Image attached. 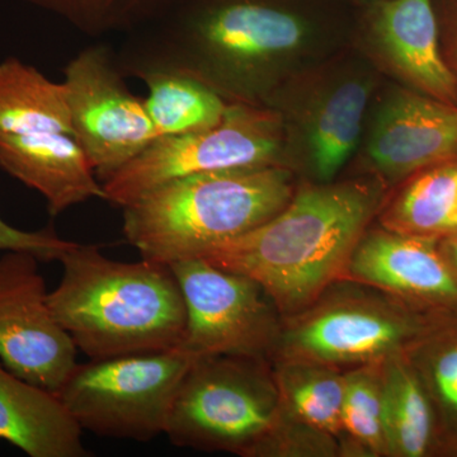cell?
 <instances>
[{
    "label": "cell",
    "mask_w": 457,
    "mask_h": 457,
    "mask_svg": "<svg viewBox=\"0 0 457 457\" xmlns=\"http://www.w3.org/2000/svg\"><path fill=\"white\" fill-rule=\"evenodd\" d=\"M372 84L351 78L333 87L309 119L306 140L312 167L321 182H330L353 154L362 132Z\"/></svg>",
    "instance_id": "ac0fdd59"
},
{
    "label": "cell",
    "mask_w": 457,
    "mask_h": 457,
    "mask_svg": "<svg viewBox=\"0 0 457 457\" xmlns=\"http://www.w3.org/2000/svg\"><path fill=\"white\" fill-rule=\"evenodd\" d=\"M83 429L56 393L9 371L0 362V442L29 457H84Z\"/></svg>",
    "instance_id": "e0dca14e"
},
{
    "label": "cell",
    "mask_w": 457,
    "mask_h": 457,
    "mask_svg": "<svg viewBox=\"0 0 457 457\" xmlns=\"http://www.w3.org/2000/svg\"><path fill=\"white\" fill-rule=\"evenodd\" d=\"M119 64L123 74L145 83L144 102L158 139L216 125L233 104L197 75L161 57L137 51Z\"/></svg>",
    "instance_id": "2e32d148"
},
{
    "label": "cell",
    "mask_w": 457,
    "mask_h": 457,
    "mask_svg": "<svg viewBox=\"0 0 457 457\" xmlns=\"http://www.w3.org/2000/svg\"><path fill=\"white\" fill-rule=\"evenodd\" d=\"M155 21L143 53L187 69L233 104L263 95L312 36L305 18L273 0H176Z\"/></svg>",
    "instance_id": "3957f363"
},
{
    "label": "cell",
    "mask_w": 457,
    "mask_h": 457,
    "mask_svg": "<svg viewBox=\"0 0 457 457\" xmlns=\"http://www.w3.org/2000/svg\"><path fill=\"white\" fill-rule=\"evenodd\" d=\"M363 2L369 3V4H371V3L378 2V0H363Z\"/></svg>",
    "instance_id": "83f0119b"
},
{
    "label": "cell",
    "mask_w": 457,
    "mask_h": 457,
    "mask_svg": "<svg viewBox=\"0 0 457 457\" xmlns=\"http://www.w3.org/2000/svg\"><path fill=\"white\" fill-rule=\"evenodd\" d=\"M90 37L154 22L176 0H22Z\"/></svg>",
    "instance_id": "603a6c76"
},
{
    "label": "cell",
    "mask_w": 457,
    "mask_h": 457,
    "mask_svg": "<svg viewBox=\"0 0 457 457\" xmlns=\"http://www.w3.org/2000/svg\"><path fill=\"white\" fill-rule=\"evenodd\" d=\"M281 125L253 104H233L203 130L159 137L102 183L108 203L122 207L173 180L209 171L281 164Z\"/></svg>",
    "instance_id": "9c48e42d"
},
{
    "label": "cell",
    "mask_w": 457,
    "mask_h": 457,
    "mask_svg": "<svg viewBox=\"0 0 457 457\" xmlns=\"http://www.w3.org/2000/svg\"><path fill=\"white\" fill-rule=\"evenodd\" d=\"M60 263L64 270L49 293L50 309L89 360L180 347L187 317L170 266L145 258L114 261L83 245Z\"/></svg>",
    "instance_id": "7a4b0ae2"
},
{
    "label": "cell",
    "mask_w": 457,
    "mask_h": 457,
    "mask_svg": "<svg viewBox=\"0 0 457 457\" xmlns=\"http://www.w3.org/2000/svg\"><path fill=\"white\" fill-rule=\"evenodd\" d=\"M40 262L29 252L0 255V362L57 393L78 363V350L50 309Z\"/></svg>",
    "instance_id": "7c38bea8"
},
{
    "label": "cell",
    "mask_w": 457,
    "mask_h": 457,
    "mask_svg": "<svg viewBox=\"0 0 457 457\" xmlns=\"http://www.w3.org/2000/svg\"><path fill=\"white\" fill-rule=\"evenodd\" d=\"M62 83L75 135L101 183L158 139L144 98L129 89L104 45L78 53L65 66Z\"/></svg>",
    "instance_id": "8fae6325"
},
{
    "label": "cell",
    "mask_w": 457,
    "mask_h": 457,
    "mask_svg": "<svg viewBox=\"0 0 457 457\" xmlns=\"http://www.w3.org/2000/svg\"><path fill=\"white\" fill-rule=\"evenodd\" d=\"M0 168L38 192L51 216L106 200L75 135L64 83L17 57L0 62Z\"/></svg>",
    "instance_id": "8992f818"
},
{
    "label": "cell",
    "mask_w": 457,
    "mask_h": 457,
    "mask_svg": "<svg viewBox=\"0 0 457 457\" xmlns=\"http://www.w3.org/2000/svg\"><path fill=\"white\" fill-rule=\"evenodd\" d=\"M381 200L376 180L306 186L270 220L198 257L254 279L282 317H290L345 279L352 252Z\"/></svg>",
    "instance_id": "6da1fadb"
},
{
    "label": "cell",
    "mask_w": 457,
    "mask_h": 457,
    "mask_svg": "<svg viewBox=\"0 0 457 457\" xmlns=\"http://www.w3.org/2000/svg\"><path fill=\"white\" fill-rule=\"evenodd\" d=\"M361 287L336 282L305 311L285 317L270 362L360 368L404 353L420 339L422 324L407 303Z\"/></svg>",
    "instance_id": "52a82bcc"
},
{
    "label": "cell",
    "mask_w": 457,
    "mask_h": 457,
    "mask_svg": "<svg viewBox=\"0 0 457 457\" xmlns=\"http://www.w3.org/2000/svg\"><path fill=\"white\" fill-rule=\"evenodd\" d=\"M442 8V20L447 27L449 40L451 41V53H453V64H450L457 80V0H444Z\"/></svg>",
    "instance_id": "484cf974"
},
{
    "label": "cell",
    "mask_w": 457,
    "mask_h": 457,
    "mask_svg": "<svg viewBox=\"0 0 457 457\" xmlns=\"http://www.w3.org/2000/svg\"><path fill=\"white\" fill-rule=\"evenodd\" d=\"M170 267L182 291L187 317L182 350L195 359L272 360L284 317L257 281L200 257Z\"/></svg>",
    "instance_id": "30bf717a"
},
{
    "label": "cell",
    "mask_w": 457,
    "mask_h": 457,
    "mask_svg": "<svg viewBox=\"0 0 457 457\" xmlns=\"http://www.w3.org/2000/svg\"><path fill=\"white\" fill-rule=\"evenodd\" d=\"M440 242L437 240L438 249L447 266L455 276L457 281V230L451 231L449 234L440 237Z\"/></svg>",
    "instance_id": "4316f807"
},
{
    "label": "cell",
    "mask_w": 457,
    "mask_h": 457,
    "mask_svg": "<svg viewBox=\"0 0 457 457\" xmlns=\"http://www.w3.org/2000/svg\"><path fill=\"white\" fill-rule=\"evenodd\" d=\"M370 163L398 182L457 162V104L416 89L398 88L378 107L370 129Z\"/></svg>",
    "instance_id": "4fadbf2b"
},
{
    "label": "cell",
    "mask_w": 457,
    "mask_h": 457,
    "mask_svg": "<svg viewBox=\"0 0 457 457\" xmlns=\"http://www.w3.org/2000/svg\"><path fill=\"white\" fill-rule=\"evenodd\" d=\"M405 353L432 407L440 409L445 426L457 433V332L432 337L428 342L418 339Z\"/></svg>",
    "instance_id": "cb8c5ba5"
},
{
    "label": "cell",
    "mask_w": 457,
    "mask_h": 457,
    "mask_svg": "<svg viewBox=\"0 0 457 457\" xmlns=\"http://www.w3.org/2000/svg\"><path fill=\"white\" fill-rule=\"evenodd\" d=\"M368 22L376 49L411 89L457 104L433 0H378L370 4Z\"/></svg>",
    "instance_id": "9a60e30c"
},
{
    "label": "cell",
    "mask_w": 457,
    "mask_h": 457,
    "mask_svg": "<svg viewBox=\"0 0 457 457\" xmlns=\"http://www.w3.org/2000/svg\"><path fill=\"white\" fill-rule=\"evenodd\" d=\"M436 239L383 227L366 230L352 252L345 279L405 303L453 302L457 281Z\"/></svg>",
    "instance_id": "5bb4252c"
},
{
    "label": "cell",
    "mask_w": 457,
    "mask_h": 457,
    "mask_svg": "<svg viewBox=\"0 0 457 457\" xmlns=\"http://www.w3.org/2000/svg\"><path fill=\"white\" fill-rule=\"evenodd\" d=\"M195 357L182 348L77 363L57 396L83 431L147 442L164 435Z\"/></svg>",
    "instance_id": "ba28073f"
},
{
    "label": "cell",
    "mask_w": 457,
    "mask_h": 457,
    "mask_svg": "<svg viewBox=\"0 0 457 457\" xmlns=\"http://www.w3.org/2000/svg\"><path fill=\"white\" fill-rule=\"evenodd\" d=\"M381 362L345 371L342 455L387 456L381 402Z\"/></svg>",
    "instance_id": "7402d4cb"
},
{
    "label": "cell",
    "mask_w": 457,
    "mask_h": 457,
    "mask_svg": "<svg viewBox=\"0 0 457 457\" xmlns=\"http://www.w3.org/2000/svg\"><path fill=\"white\" fill-rule=\"evenodd\" d=\"M380 378L387 456H425L432 444L435 411L407 353L384 360Z\"/></svg>",
    "instance_id": "d6986e66"
},
{
    "label": "cell",
    "mask_w": 457,
    "mask_h": 457,
    "mask_svg": "<svg viewBox=\"0 0 457 457\" xmlns=\"http://www.w3.org/2000/svg\"><path fill=\"white\" fill-rule=\"evenodd\" d=\"M381 227L440 237L457 230V162L420 171L384 207Z\"/></svg>",
    "instance_id": "44dd1931"
},
{
    "label": "cell",
    "mask_w": 457,
    "mask_h": 457,
    "mask_svg": "<svg viewBox=\"0 0 457 457\" xmlns=\"http://www.w3.org/2000/svg\"><path fill=\"white\" fill-rule=\"evenodd\" d=\"M272 366L288 418L309 431L332 438L341 447L345 371L296 361H275Z\"/></svg>",
    "instance_id": "ffe728a7"
},
{
    "label": "cell",
    "mask_w": 457,
    "mask_h": 457,
    "mask_svg": "<svg viewBox=\"0 0 457 457\" xmlns=\"http://www.w3.org/2000/svg\"><path fill=\"white\" fill-rule=\"evenodd\" d=\"M77 245L57 236L51 228L23 230L0 218V252H29L41 262H60Z\"/></svg>",
    "instance_id": "d4e9b609"
},
{
    "label": "cell",
    "mask_w": 457,
    "mask_h": 457,
    "mask_svg": "<svg viewBox=\"0 0 457 457\" xmlns=\"http://www.w3.org/2000/svg\"><path fill=\"white\" fill-rule=\"evenodd\" d=\"M295 192L282 164L183 177L123 206V236L141 257L170 266L260 227Z\"/></svg>",
    "instance_id": "5b68a950"
},
{
    "label": "cell",
    "mask_w": 457,
    "mask_h": 457,
    "mask_svg": "<svg viewBox=\"0 0 457 457\" xmlns=\"http://www.w3.org/2000/svg\"><path fill=\"white\" fill-rule=\"evenodd\" d=\"M164 435L179 447L245 457L326 456V438L288 418L270 360L195 359Z\"/></svg>",
    "instance_id": "277c9868"
}]
</instances>
